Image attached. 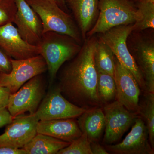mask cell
I'll return each mask as SVG.
<instances>
[{"instance_id": "6da1fadb", "label": "cell", "mask_w": 154, "mask_h": 154, "mask_svg": "<svg viewBox=\"0 0 154 154\" xmlns=\"http://www.w3.org/2000/svg\"><path fill=\"white\" fill-rule=\"evenodd\" d=\"M97 36L88 37L79 52L60 73L58 86L64 97L85 109L101 106L97 93L98 72L94 62Z\"/></svg>"}, {"instance_id": "7a4b0ae2", "label": "cell", "mask_w": 154, "mask_h": 154, "mask_svg": "<svg viewBox=\"0 0 154 154\" xmlns=\"http://www.w3.org/2000/svg\"><path fill=\"white\" fill-rule=\"evenodd\" d=\"M39 46L40 55L46 63L50 82L52 84L63 64L76 55L82 45L69 35L48 31L42 34Z\"/></svg>"}, {"instance_id": "3957f363", "label": "cell", "mask_w": 154, "mask_h": 154, "mask_svg": "<svg viewBox=\"0 0 154 154\" xmlns=\"http://www.w3.org/2000/svg\"><path fill=\"white\" fill-rule=\"evenodd\" d=\"M140 19L135 5L131 0H99V16L87 38L120 25L134 24Z\"/></svg>"}, {"instance_id": "277c9868", "label": "cell", "mask_w": 154, "mask_h": 154, "mask_svg": "<svg viewBox=\"0 0 154 154\" xmlns=\"http://www.w3.org/2000/svg\"><path fill=\"white\" fill-rule=\"evenodd\" d=\"M41 19L43 33L54 31L71 36L80 44L83 41L79 29L72 15L53 0H25Z\"/></svg>"}, {"instance_id": "5b68a950", "label": "cell", "mask_w": 154, "mask_h": 154, "mask_svg": "<svg viewBox=\"0 0 154 154\" xmlns=\"http://www.w3.org/2000/svg\"><path fill=\"white\" fill-rule=\"evenodd\" d=\"M126 43L143 77L146 92L154 93V28L131 31Z\"/></svg>"}, {"instance_id": "8992f818", "label": "cell", "mask_w": 154, "mask_h": 154, "mask_svg": "<svg viewBox=\"0 0 154 154\" xmlns=\"http://www.w3.org/2000/svg\"><path fill=\"white\" fill-rule=\"evenodd\" d=\"M133 25L114 27L98 34L97 37L110 47L119 62L133 75L141 91L145 93L146 89L143 77L127 45V38L133 30Z\"/></svg>"}, {"instance_id": "52a82bcc", "label": "cell", "mask_w": 154, "mask_h": 154, "mask_svg": "<svg viewBox=\"0 0 154 154\" xmlns=\"http://www.w3.org/2000/svg\"><path fill=\"white\" fill-rule=\"evenodd\" d=\"M40 75L33 77L19 90L11 94L7 108L13 118L27 112L34 114L44 94V86Z\"/></svg>"}, {"instance_id": "ba28073f", "label": "cell", "mask_w": 154, "mask_h": 154, "mask_svg": "<svg viewBox=\"0 0 154 154\" xmlns=\"http://www.w3.org/2000/svg\"><path fill=\"white\" fill-rule=\"evenodd\" d=\"M11 62L10 73L0 72V86L8 88L11 94L33 77L47 70L46 63L40 55L23 60L11 58Z\"/></svg>"}, {"instance_id": "9c48e42d", "label": "cell", "mask_w": 154, "mask_h": 154, "mask_svg": "<svg viewBox=\"0 0 154 154\" xmlns=\"http://www.w3.org/2000/svg\"><path fill=\"white\" fill-rule=\"evenodd\" d=\"M102 107L105 118L103 143L112 144L121 138L139 116L128 110L116 100Z\"/></svg>"}, {"instance_id": "30bf717a", "label": "cell", "mask_w": 154, "mask_h": 154, "mask_svg": "<svg viewBox=\"0 0 154 154\" xmlns=\"http://www.w3.org/2000/svg\"><path fill=\"white\" fill-rule=\"evenodd\" d=\"M86 110L67 100L57 87L53 88L48 92L34 114L39 121L76 118Z\"/></svg>"}, {"instance_id": "8fae6325", "label": "cell", "mask_w": 154, "mask_h": 154, "mask_svg": "<svg viewBox=\"0 0 154 154\" xmlns=\"http://www.w3.org/2000/svg\"><path fill=\"white\" fill-rule=\"evenodd\" d=\"M38 121L35 114L16 116L0 135V147L23 148L37 134Z\"/></svg>"}, {"instance_id": "7c38bea8", "label": "cell", "mask_w": 154, "mask_h": 154, "mask_svg": "<svg viewBox=\"0 0 154 154\" xmlns=\"http://www.w3.org/2000/svg\"><path fill=\"white\" fill-rule=\"evenodd\" d=\"M113 77L116 86V100L129 111L137 113L141 91L133 75L115 57Z\"/></svg>"}, {"instance_id": "4fadbf2b", "label": "cell", "mask_w": 154, "mask_h": 154, "mask_svg": "<svg viewBox=\"0 0 154 154\" xmlns=\"http://www.w3.org/2000/svg\"><path fill=\"white\" fill-rule=\"evenodd\" d=\"M133 125L122 142L105 145L106 150L115 154H154V149L149 141L148 131L143 119L138 116Z\"/></svg>"}, {"instance_id": "5bb4252c", "label": "cell", "mask_w": 154, "mask_h": 154, "mask_svg": "<svg viewBox=\"0 0 154 154\" xmlns=\"http://www.w3.org/2000/svg\"><path fill=\"white\" fill-rule=\"evenodd\" d=\"M17 11L13 23L20 36L32 45L39 46L43 34L41 19L25 0H15Z\"/></svg>"}, {"instance_id": "9a60e30c", "label": "cell", "mask_w": 154, "mask_h": 154, "mask_svg": "<svg viewBox=\"0 0 154 154\" xmlns=\"http://www.w3.org/2000/svg\"><path fill=\"white\" fill-rule=\"evenodd\" d=\"M0 48L15 60L25 59L40 55V46L26 42L13 23L0 26Z\"/></svg>"}, {"instance_id": "2e32d148", "label": "cell", "mask_w": 154, "mask_h": 154, "mask_svg": "<svg viewBox=\"0 0 154 154\" xmlns=\"http://www.w3.org/2000/svg\"><path fill=\"white\" fill-rule=\"evenodd\" d=\"M64 1L67 9L71 11L84 42L99 16V0Z\"/></svg>"}, {"instance_id": "e0dca14e", "label": "cell", "mask_w": 154, "mask_h": 154, "mask_svg": "<svg viewBox=\"0 0 154 154\" xmlns=\"http://www.w3.org/2000/svg\"><path fill=\"white\" fill-rule=\"evenodd\" d=\"M37 133L71 143L82 134L75 118L39 120Z\"/></svg>"}, {"instance_id": "ac0fdd59", "label": "cell", "mask_w": 154, "mask_h": 154, "mask_svg": "<svg viewBox=\"0 0 154 154\" xmlns=\"http://www.w3.org/2000/svg\"><path fill=\"white\" fill-rule=\"evenodd\" d=\"M78 124L82 132L90 142H98L105 128V118L102 107L88 108L78 117Z\"/></svg>"}, {"instance_id": "d6986e66", "label": "cell", "mask_w": 154, "mask_h": 154, "mask_svg": "<svg viewBox=\"0 0 154 154\" xmlns=\"http://www.w3.org/2000/svg\"><path fill=\"white\" fill-rule=\"evenodd\" d=\"M70 143L47 135L37 133L23 149L27 154H57Z\"/></svg>"}, {"instance_id": "ffe728a7", "label": "cell", "mask_w": 154, "mask_h": 154, "mask_svg": "<svg viewBox=\"0 0 154 154\" xmlns=\"http://www.w3.org/2000/svg\"><path fill=\"white\" fill-rule=\"evenodd\" d=\"M98 38L94 53V62L96 69L98 72L106 73L113 77L115 56L110 47Z\"/></svg>"}, {"instance_id": "44dd1931", "label": "cell", "mask_w": 154, "mask_h": 154, "mask_svg": "<svg viewBox=\"0 0 154 154\" xmlns=\"http://www.w3.org/2000/svg\"><path fill=\"white\" fill-rule=\"evenodd\" d=\"M143 93L142 100L139 101L137 113L145 123L148 131L149 141L154 149V93Z\"/></svg>"}, {"instance_id": "7402d4cb", "label": "cell", "mask_w": 154, "mask_h": 154, "mask_svg": "<svg viewBox=\"0 0 154 154\" xmlns=\"http://www.w3.org/2000/svg\"><path fill=\"white\" fill-rule=\"evenodd\" d=\"M97 93L101 106L115 101L116 91L114 77L106 73L98 72Z\"/></svg>"}, {"instance_id": "603a6c76", "label": "cell", "mask_w": 154, "mask_h": 154, "mask_svg": "<svg viewBox=\"0 0 154 154\" xmlns=\"http://www.w3.org/2000/svg\"><path fill=\"white\" fill-rule=\"evenodd\" d=\"M134 4L140 19L134 24L133 31L154 29V0H138Z\"/></svg>"}, {"instance_id": "cb8c5ba5", "label": "cell", "mask_w": 154, "mask_h": 154, "mask_svg": "<svg viewBox=\"0 0 154 154\" xmlns=\"http://www.w3.org/2000/svg\"><path fill=\"white\" fill-rule=\"evenodd\" d=\"M57 154H93L91 142L84 133L79 137L73 141L68 146L62 149Z\"/></svg>"}, {"instance_id": "d4e9b609", "label": "cell", "mask_w": 154, "mask_h": 154, "mask_svg": "<svg viewBox=\"0 0 154 154\" xmlns=\"http://www.w3.org/2000/svg\"><path fill=\"white\" fill-rule=\"evenodd\" d=\"M17 11L15 0H0V26L13 23Z\"/></svg>"}, {"instance_id": "484cf974", "label": "cell", "mask_w": 154, "mask_h": 154, "mask_svg": "<svg viewBox=\"0 0 154 154\" xmlns=\"http://www.w3.org/2000/svg\"><path fill=\"white\" fill-rule=\"evenodd\" d=\"M11 58L0 48V72L9 73L12 69Z\"/></svg>"}, {"instance_id": "4316f807", "label": "cell", "mask_w": 154, "mask_h": 154, "mask_svg": "<svg viewBox=\"0 0 154 154\" xmlns=\"http://www.w3.org/2000/svg\"><path fill=\"white\" fill-rule=\"evenodd\" d=\"M13 119L7 107H0V128L10 124Z\"/></svg>"}, {"instance_id": "83f0119b", "label": "cell", "mask_w": 154, "mask_h": 154, "mask_svg": "<svg viewBox=\"0 0 154 154\" xmlns=\"http://www.w3.org/2000/svg\"><path fill=\"white\" fill-rule=\"evenodd\" d=\"M11 94L8 88L0 86V107H7Z\"/></svg>"}, {"instance_id": "f1b7e54d", "label": "cell", "mask_w": 154, "mask_h": 154, "mask_svg": "<svg viewBox=\"0 0 154 154\" xmlns=\"http://www.w3.org/2000/svg\"><path fill=\"white\" fill-rule=\"evenodd\" d=\"M0 154H27V152L23 148L0 147Z\"/></svg>"}, {"instance_id": "f546056e", "label": "cell", "mask_w": 154, "mask_h": 154, "mask_svg": "<svg viewBox=\"0 0 154 154\" xmlns=\"http://www.w3.org/2000/svg\"><path fill=\"white\" fill-rule=\"evenodd\" d=\"M91 147L93 154H108L105 147L102 146L98 142H91Z\"/></svg>"}, {"instance_id": "4dcf8cb0", "label": "cell", "mask_w": 154, "mask_h": 154, "mask_svg": "<svg viewBox=\"0 0 154 154\" xmlns=\"http://www.w3.org/2000/svg\"><path fill=\"white\" fill-rule=\"evenodd\" d=\"M57 4L64 11L66 12L67 9L65 5L64 1V0H58Z\"/></svg>"}, {"instance_id": "1f68e13d", "label": "cell", "mask_w": 154, "mask_h": 154, "mask_svg": "<svg viewBox=\"0 0 154 154\" xmlns=\"http://www.w3.org/2000/svg\"><path fill=\"white\" fill-rule=\"evenodd\" d=\"M131 1H132V2H133L134 3H135L137 2L138 0H131Z\"/></svg>"}, {"instance_id": "d6a6232c", "label": "cell", "mask_w": 154, "mask_h": 154, "mask_svg": "<svg viewBox=\"0 0 154 154\" xmlns=\"http://www.w3.org/2000/svg\"><path fill=\"white\" fill-rule=\"evenodd\" d=\"M53 1H55L56 2H57V1H58V0H53ZM57 5H58V4H57Z\"/></svg>"}]
</instances>
